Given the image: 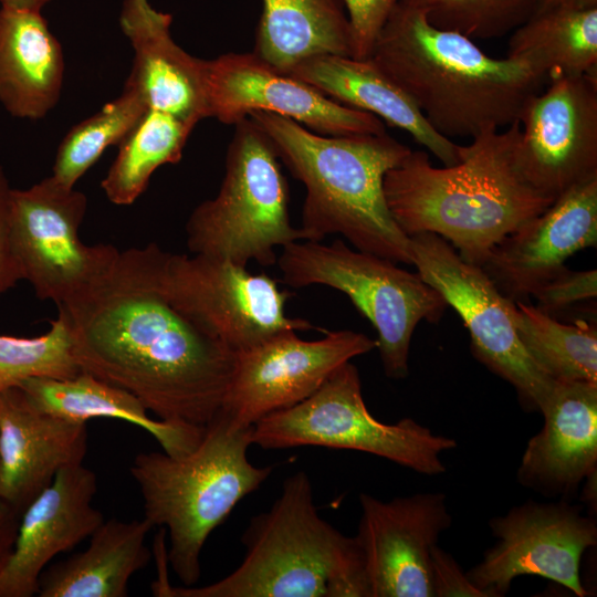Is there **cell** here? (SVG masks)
<instances>
[{
    "instance_id": "6da1fadb",
    "label": "cell",
    "mask_w": 597,
    "mask_h": 597,
    "mask_svg": "<svg viewBox=\"0 0 597 597\" xmlns=\"http://www.w3.org/2000/svg\"><path fill=\"white\" fill-rule=\"evenodd\" d=\"M160 249L119 251L86 290L56 305L82 371L135 396L158 419L206 427L220 411L238 353L179 311Z\"/></svg>"
},
{
    "instance_id": "7a4b0ae2",
    "label": "cell",
    "mask_w": 597,
    "mask_h": 597,
    "mask_svg": "<svg viewBox=\"0 0 597 597\" xmlns=\"http://www.w3.org/2000/svg\"><path fill=\"white\" fill-rule=\"evenodd\" d=\"M520 122L504 132H483L459 161L436 167L422 150H410L387 171L384 193L389 212L408 237L431 232L447 240L467 262L481 265L491 249L553 201L520 177L514 153Z\"/></svg>"
},
{
    "instance_id": "3957f363",
    "label": "cell",
    "mask_w": 597,
    "mask_h": 597,
    "mask_svg": "<svg viewBox=\"0 0 597 597\" xmlns=\"http://www.w3.org/2000/svg\"><path fill=\"white\" fill-rule=\"evenodd\" d=\"M442 136L473 138L519 121L545 83L524 62L484 53L472 39L429 23L397 0L368 56Z\"/></svg>"
},
{
    "instance_id": "277c9868",
    "label": "cell",
    "mask_w": 597,
    "mask_h": 597,
    "mask_svg": "<svg viewBox=\"0 0 597 597\" xmlns=\"http://www.w3.org/2000/svg\"><path fill=\"white\" fill-rule=\"evenodd\" d=\"M248 117L305 187L303 240L341 234L357 250L412 265L410 238L392 219L384 193L385 175L409 147L387 133L329 136L268 112Z\"/></svg>"
},
{
    "instance_id": "5b68a950",
    "label": "cell",
    "mask_w": 597,
    "mask_h": 597,
    "mask_svg": "<svg viewBox=\"0 0 597 597\" xmlns=\"http://www.w3.org/2000/svg\"><path fill=\"white\" fill-rule=\"evenodd\" d=\"M241 564L203 586L151 583L157 597H370L362 549L318 514L305 471L287 476L241 536Z\"/></svg>"
},
{
    "instance_id": "8992f818",
    "label": "cell",
    "mask_w": 597,
    "mask_h": 597,
    "mask_svg": "<svg viewBox=\"0 0 597 597\" xmlns=\"http://www.w3.org/2000/svg\"><path fill=\"white\" fill-rule=\"evenodd\" d=\"M252 427H239L219 411L192 451L180 457L142 452L129 467L144 519L167 531V558L184 586L198 583L209 535L273 471L272 465L255 467L248 458Z\"/></svg>"
},
{
    "instance_id": "52a82bcc",
    "label": "cell",
    "mask_w": 597,
    "mask_h": 597,
    "mask_svg": "<svg viewBox=\"0 0 597 597\" xmlns=\"http://www.w3.org/2000/svg\"><path fill=\"white\" fill-rule=\"evenodd\" d=\"M234 126L220 189L189 216L187 247L242 266H271L276 248L303 235L291 223L289 187L271 142L250 117Z\"/></svg>"
},
{
    "instance_id": "ba28073f",
    "label": "cell",
    "mask_w": 597,
    "mask_h": 597,
    "mask_svg": "<svg viewBox=\"0 0 597 597\" xmlns=\"http://www.w3.org/2000/svg\"><path fill=\"white\" fill-rule=\"evenodd\" d=\"M276 264L293 289L325 285L344 293L377 332V347L388 378L409 375L412 334L421 321L437 323L449 306L420 274L395 262L353 249L336 239L329 244L295 241L282 248Z\"/></svg>"
},
{
    "instance_id": "9c48e42d",
    "label": "cell",
    "mask_w": 597,
    "mask_h": 597,
    "mask_svg": "<svg viewBox=\"0 0 597 597\" xmlns=\"http://www.w3.org/2000/svg\"><path fill=\"white\" fill-rule=\"evenodd\" d=\"M252 444L265 450L315 446L362 451L433 476L446 472L441 454L458 443L411 418L377 420L365 404L357 367L347 362L307 399L255 422Z\"/></svg>"
},
{
    "instance_id": "30bf717a",
    "label": "cell",
    "mask_w": 597,
    "mask_h": 597,
    "mask_svg": "<svg viewBox=\"0 0 597 597\" xmlns=\"http://www.w3.org/2000/svg\"><path fill=\"white\" fill-rule=\"evenodd\" d=\"M409 238L412 265L460 315L473 356L514 387L524 410L541 412L555 380L534 363L520 341L514 302L480 265L464 261L442 237L421 232Z\"/></svg>"
},
{
    "instance_id": "8fae6325",
    "label": "cell",
    "mask_w": 597,
    "mask_h": 597,
    "mask_svg": "<svg viewBox=\"0 0 597 597\" xmlns=\"http://www.w3.org/2000/svg\"><path fill=\"white\" fill-rule=\"evenodd\" d=\"M159 274L169 301L235 353L281 332L315 328L286 314L293 294L276 279L229 260L161 250Z\"/></svg>"
},
{
    "instance_id": "7c38bea8",
    "label": "cell",
    "mask_w": 597,
    "mask_h": 597,
    "mask_svg": "<svg viewBox=\"0 0 597 597\" xmlns=\"http://www.w3.org/2000/svg\"><path fill=\"white\" fill-rule=\"evenodd\" d=\"M87 198L52 175L27 189H11L10 232L22 281L38 298L60 305L98 280L119 251L112 244H86L80 227Z\"/></svg>"
},
{
    "instance_id": "4fadbf2b",
    "label": "cell",
    "mask_w": 597,
    "mask_h": 597,
    "mask_svg": "<svg viewBox=\"0 0 597 597\" xmlns=\"http://www.w3.org/2000/svg\"><path fill=\"white\" fill-rule=\"evenodd\" d=\"M495 543L468 573L490 597H502L520 576H540L586 597L580 579L585 552L597 544V524L583 506L528 500L489 521Z\"/></svg>"
},
{
    "instance_id": "5bb4252c",
    "label": "cell",
    "mask_w": 597,
    "mask_h": 597,
    "mask_svg": "<svg viewBox=\"0 0 597 597\" xmlns=\"http://www.w3.org/2000/svg\"><path fill=\"white\" fill-rule=\"evenodd\" d=\"M547 83L522 108L514 163L531 189L554 201L597 178V73Z\"/></svg>"
},
{
    "instance_id": "9a60e30c",
    "label": "cell",
    "mask_w": 597,
    "mask_h": 597,
    "mask_svg": "<svg viewBox=\"0 0 597 597\" xmlns=\"http://www.w3.org/2000/svg\"><path fill=\"white\" fill-rule=\"evenodd\" d=\"M376 339L350 329L306 341L285 331L239 352L220 411L239 427L312 396L343 364L370 353Z\"/></svg>"
},
{
    "instance_id": "2e32d148",
    "label": "cell",
    "mask_w": 597,
    "mask_h": 597,
    "mask_svg": "<svg viewBox=\"0 0 597 597\" xmlns=\"http://www.w3.org/2000/svg\"><path fill=\"white\" fill-rule=\"evenodd\" d=\"M205 87L207 116L223 124L234 125L252 112H268L322 135L387 133L374 114L337 103L253 52L205 60Z\"/></svg>"
},
{
    "instance_id": "e0dca14e",
    "label": "cell",
    "mask_w": 597,
    "mask_h": 597,
    "mask_svg": "<svg viewBox=\"0 0 597 597\" xmlns=\"http://www.w3.org/2000/svg\"><path fill=\"white\" fill-rule=\"evenodd\" d=\"M355 535L370 597H433L430 554L452 525L446 494L422 492L390 501L359 494Z\"/></svg>"
},
{
    "instance_id": "ac0fdd59",
    "label": "cell",
    "mask_w": 597,
    "mask_h": 597,
    "mask_svg": "<svg viewBox=\"0 0 597 597\" xmlns=\"http://www.w3.org/2000/svg\"><path fill=\"white\" fill-rule=\"evenodd\" d=\"M597 244V178L559 195L502 238L480 265L509 300L524 301L579 250Z\"/></svg>"
},
{
    "instance_id": "d6986e66",
    "label": "cell",
    "mask_w": 597,
    "mask_h": 597,
    "mask_svg": "<svg viewBox=\"0 0 597 597\" xmlns=\"http://www.w3.org/2000/svg\"><path fill=\"white\" fill-rule=\"evenodd\" d=\"M94 471L83 463L65 467L21 513L12 554L0 572V597H33L48 564L84 540L104 522L92 505Z\"/></svg>"
},
{
    "instance_id": "ffe728a7",
    "label": "cell",
    "mask_w": 597,
    "mask_h": 597,
    "mask_svg": "<svg viewBox=\"0 0 597 597\" xmlns=\"http://www.w3.org/2000/svg\"><path fill=\"white\" fill-rule=\"evenodd\" d=\"M542 429L527 442L517 482L546 498L570 501L597 472V383L555 380Z\"/></svg>"
},
{
    "instance_id": "44dd1931",
    "label": "cell",
    "mask_w": 597,
    "mask_h": 597,
    "mask_svg": "<svg viewBox=\"0 0 597 597\" xmlns=\"http://www.w3.org/2000/svg\"><path fill=\"white\" fill-rule=\"evenodd\" d=\"M86 451V422L36 409L18 387L0 391V498L19 513Z\"/></svg>"
},
{
    "instance_id": "7402d4cb",
    "label": "cell",
    "mask_w": 597,
    "mask_h": 597,
    "mask_svg": "<svg viewBox=\"0 0 597 597\" xmlns=\"http://www.w3.org/2000/svg\"><path fill=\"white\" fill-rule=\"evenodd\" d=\"M171 15L148 0H125L121 27L134 49L127 82L138 88L147 109L192 125L207 116L205 60L188 54L169 33Z\"/></svg>"
},
{
    "instance_id": "603a6c76",
    "label": "cell",
    "mask_w": 597,
    "mask_h": 597,
    "mask_svg": "<svg viewBox=\"0 0 597 597\" xmlns=\"http://www.w3.org/2000/svg\"><path fill=\"white\" fill-rule=\"evenodd\" d=\"M285 73L339 104L374 114L407 132L443 166L459 161V145L434 130L411 98L369 57L320 54L298 62Z\"/></svg>"
},
{
    "instance_id": "cb8c5ba5",
    "label": "cell",
    "mask_w": 597,
    "mask_h": 597,
    "mask_svg": "<svg viewBox=\"0 0 597 597\" xmlns=\"http://www.w3.org/2000/svg\"><path fill=\"white\" fill-rule=\"evenodd\" d=\"M64 76L59 40L41 12L0 9V103L18 118H43L57 103Z\"/></svg>"
},
{
    "instance_id": "d4e9b609",
    "label": "cell",
    "mask_w": 597,
    "mask_h": 597,
    "mask_svg": "<svg viewBox=\"0 0 597 597\" xmlns=\"http://www.w3.org/2000/svg\"><path fill=\"white\" fill-rule=\"evenodd\" d=\"M18 388L36 409L65 420L87 422L92 418H112L140 427L172 457L192 451L206 429L153 419L135 396L86 371L67 379L30 378Z\"/></svg>"
},
{
    "instance_id": "484cf974",
    "label": "cell",
    "mask_w": 597,
    "mask_h": 597,
    "mask_svg": "<svg viewBox=\"0 0 597 597\" xmlns=\"http://www.w3.org/2000/svg\"><path fill=\"white\" fill-rule=\"evenodd\" d=\"M146 520L109 519L88 537L85 551L46 567L39 578V597H126L132 576L145 568L151 553Z\"/></svg>"
},
{
    "instance_id": "4316f807",
    "label": "cell",
    "mask_w": 597,
    "mask_h": 597,
    "mask_svg": "<svg viewBox=\"0 0 597 597\" xmlns=\"http://www.w3.org/2000/svg\"><path fill=\"white\" fill-rule=\"evenodd\" d=\"M253 53L286 72L320 54L353 56L343 0H262Z\"/></svg>"
},
{
    "instance_id": "83f0119b",
    "label": "cell",
    "mask_w": 597,
    "mask_h": 597,
    "mask_svg": "<svg viewBox=\"0 0 597 597\" xmlns=\"http://www.w3.org/2000/svg\"><path fill=\"white\" fill-rule=\"evenodd\" d=\"M507 57L548 81L597 73V7L535 10L511 32Z\"/></svg>"
},
{
    "instance_id": "f1b7e54d",
    "label": "cell",
    "mask_w": 597,
    "mask_h": 597,
    "mask_svg": "<svg viewBox=\"0 0 597 597\" xmlns=\"http://www.w3.org/2000/svg\"><path fill=\"white\" fill-rule=\"evenodd\" d=\"M195 125L147 109L118 145V153L101 182L107 199L128 206L145 191L160 166L176 164Z\"/></svg>"
},
{
    "instance_id": "f546056e",
    "label": "cell",
    "mask_w": 597,
    "mask_h": 597,
    "mask_svg": "<svg viewBox=\"0 0 597 597\" xmlns=\"http://www.w3.org/2000/svg\"><path fill=\"white\" fill-rule=\"evenodd\" d=\"M513 321L525 350L552 379L597 383L595 321L562 323L524 301L514 302Z\"/></svg>"
},
{
    "instance_id": "4dcf8cb0",
    "label": "cell",
    "mask_w": 597,
    "mask_h": 597,
    "mask_svg": "<svg viewBox=\"0 0 597 597\" xmlns=\"http://www.w3.org/2000/svg\"><path fill=\"white\" fill-rule=\"evenodd\" d=\"M146 111L140 92L126 81L117 98L69 130L59 145L52 176L74 188L107 147L121 144Z\"/></svg>"
},
{
    "instance_id": "1f68e13d",
    "label": "cell",
    "mask_w": 597,
    "mask_h": 597,
    "mask_svg": "<svg viewBox=\"0 0 597 597\" xmlns=\"http://www.w3.org/2000/svg\"><path fill=\"white\" fill-rule=\"evenodd\" d=\"M81 371L69 328L60 315L40 336L0 335V391L30 378L67 379Z\"/></svg>"
},
{
    "instance_id": "d6a6232c",
    "label": "cell",
    "mask_w": 597,
    "mask_h": 597,
    "mask_svg": "<svg viewBox=\"0 0 597 597\" xmlns=\"http://www.w3.org/2000/svg\"><path fill=\"white\" fill-rule=\"evenodd\" d=\"M421 10L433 27L472 40L503 36L523 24L538 0H400Z\"/></svg>"
},
{
    "instance_id": "836d02e7",
    "label": "cell",
    "mask_w": 597,
    "mask_h": 597,
    "mask_svg": "<svg viewBox=\"0 0 597 597\" xmlns=\"http://www.w3.org/2000/svg\"><path fill=\"white\" fill-rule=\"evenodd\" d=\"M597 295V271H572L566 266L548 282L542 285L533 296L537 307L554 315L586 301H593Z\"/></svg>"
},
{
    "instance_id": "e575fe53",
    "label": "cell",
    "mask_w": 597,
    "mask_h": 597,
    "mask_svg": "<svg viewBox=\"0 0 597 597\" xmlns=\"http://www.w3.org/2000/svg\"><path fill=\"white\" fill-rule=\"evenodd\" d=\"M350 29L353 57L367 59L397 0H343Z\"/></svg>"
},
{
    "instance_id": "d590c367",
    "label": "cell",
    "mask_w": 597,
    "mask_h": 597,
    "mask_svg": "<svg viewBox=\"0 0 597 597\" xmlns=\"http://www.w3.org/2000/svg\"><path fill=\"white\" fill-rule=\"evenodd\" d=\"M433 597H490L469 579L451 554L434 545L430 554Z\"/></svg>"
},
{
    "instance_id": "8d00e7d4",
    "label": "cell",
    "mask_w": 597,
    "mask_h": 597,
    "mask_svg": "<svg viewBox=\"0 0 597 597\" xmlns=\"http://www.w3.org/2000/svg\"><path fill=\"white\" fill-rule=\"evenodd\" d=\"M11 189L6 172L0 166V296L22 281L10 232Z\"/></svg>"
},
{
    "instance_id": "74e56055",
    "label": "cell",
    "mask_w": 597,
    "mask_h": 597,
    "mask_svg": "<svg viewBox=\"0 0 597 597\" xmlns=\"http://www.w3.org/2000/svg\"><path fill=\"white\" fill-rule=\"evenodd\" d=\"M20 517L21 513L0 498V572L12 554Z\"/></svg>"
},
{
    "instance_id": "f35d334b",
    "label": "cell",
    "mask_w": 597,
    "mask_h": 597,
    "mask_svg": "<svg viewBox=\"0 0 597 597\" xmlns=\"http://www.w3.org/2000/svg\"><path fill=\"white\" fill-rule=\"evenodd\" d=\"M50 0H0L1 8L41 12Z\"/></svg>"
},
{
    "instance_id": "ab89813d",
    "label": "cell",
    "mask_w": 597,
    "mask_h": 597,
    "mask_svg": "<svg viewBox=\"0 0 597 597\" xmlns=\"http://www.w3.org/2000/svg\"><path fill=\"white\" fill-rule=\"evenodd\" d=\"M597 472H594L589 474L584 480V486L582 491V501L585 505L589 507V510H594V513H596V486H597Z\"/></svg>"
},
{
    "instance_id": "60d3db41",
    "label": "cell",
    "mask_w": 597,
    "mask_h": 597,
    "mask_svg": "<svg viewBox=\"0 0 597 597\" xmlns=\"http://www.w3.org/2000/svg\"><path fill=\"white\" fill-rule=\"evenodd\" d=\"M553 7L591 8L597 7V0H538L535 10Z\"/></svg>"
}]
</instances>
